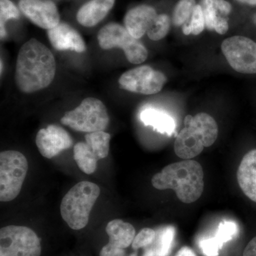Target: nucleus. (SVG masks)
<instances>
[{
    "label": "nucleus",
    "mask_w": 256,
    "mask_h": 256,
    "mask_svg": "<svg viewBox=\"0 0 256 256\" xmlns=\"http://www.w3.org/2000/svg\"><path fill=\"white\" fill-rule=\"evenodd\" d=\"M54 56L45 45L32 38L20 48L15 68V82L25 94L48 87L54 79Z\"/></svg>",
    "instance_id": "nucleus-1"
},
{
    "label": "nucleus",
    "mask_w": 256,
    "mask_h": 256,
    "mask_svg": "<svg viewBox=\"0 0 256 256\" xmlns=\"http://www.w3.org/2000/svg\"><path fill=\"white\" fill-rule=\"evenodd\" d=\"M152 184L156 190H173L180 201L192 204L203 193V169L194 160L173 163L156 173L152 178Z\"/></svg>",
    "instance_id": "nucleus-2"
},
{
    "label": "nucleus",
    "mask_w": 256,
    "mask_h": 256,
    "mask_svg": "<svg viewBox=\"0 0 256 256\" xmlns=\"http://www.w3.org/2000/svg\"><path fill=\"white\" fill-rule=\"evenodd\" d=\"M100 194V188L90 182H80L66 194L60 204V214L70 228L80 230L86 226Z\"/></svg>",
    "instance_id": "nucleus-3"
},
{
    "label": "nucleus",
    "mask_w": 256,
    "mask_h": 256,
    "mask_svg": "<svg viewBox=\"0 0 256 256\" xmlns=\"http://www.w3.org/2000/svg\"><path fill=\"white\" fill-rule=\"evenodd\" d=\"M60 122L78 132L90 133L105 130L109 116L102 101L87 98L76 108L66 112Z\"/></svg>",
    "instance_id": "nucleus-4"
},
{
    "label": "nucleus",
    "mask_w": 256,
    "mask_h": 256,
    "mask_svg": "<svg viewBox=\"0 0 256 256\" xmlns=\"http://www.w3.org/2000/svg\"><path fill=\"white\" fill-rule=\"evenodd\" d=\"M28 162L22 153L14 150L0 154V201H12L18 197L26 174Z\"/></svg>",
    "instance_id": "nucleus-5"
},
{
    "label": "nucleus",
    "mask_w": 256,
    "mask_h": 256,
    "mask_svg": "<svg viewBox=\"0 0 256 256\" xmlns=\"http://www.w3.org/2000/svg\"><path fill=\"white\" fill-rule=\"evenodd\" d=\"M98 41L102 50L122 48L131 64H141L148 58V50L144 45L119 24H107L98 34Z\"/></svg>",
    "instance_id": "nucleus-6"
},
{
    "label": "nucleus",
    "mask_w": 256,
    "mask_h": 256,
    "mask_svg": "<svg viewBox=\"0 0 256 256\" xmlns=\"http://www.w3.org/2000/svg\"><path fill=\"white\" fill-rule=\"evenodd\" d=\"M41 240L32 229L8 226L0 230V256H40Z\"/></svg>",
    "instance_id": "nucleus-7"
},
{
    "label": "nucleus",
    "mask_w": 256,
    "mask_h": 256,
    "mask_svg": "<svg viewBox=\"0 0 256 256\" xmlns=\"http://www.w3.org/2000/svg\"><path fill=\"white\" fill-rule=\"evenodd\" d=\"M222 50L229 65L238 73L256 74V43L247 37L234 36L224 40Z\"/></svg>",
    "instance_id": "nucleus-8"
},
{
    "label": "nucleus",
    "mask_w": 256,
    "mask_h": 256,
    "mask_svg": "<svg viewBox=\"0 0 256 256\" xmlns=\"http://www.w3.org/2000/svg\"><path fill=\"white\" fill-rule=\"evenodd\" d=\"M166 80L164 74L149 66H142L124 72L118 82L121 88L128 92L152 95L163 88Z\"/></svg>",
    "instance_id": "nucleus-9"
},
{
    "label": "nucleus",
    "mask_w": 256,
    "mask_h": 256,
    "mask_svg": "<svg viewBox=\"0 0 256 256\" xmlns=\"http://www.w3.org/2000/svg\"><path fill=\"white\" fill-rule=\"evenodd\" d=\"M18 8L38 28L48 30L60 22V12L52 0H20Z\"/></svg>",
    "instance_id": "nucleus-10"
},
{
    "label": "nucleus",
    "mask_w": 256,
    "mask_h": 256,
    "mask_svg": "<svg viewBox=\"0 0 256 256\" xmlns=\"http://www.w3.org/2000/svg\"><path fill=\"white\" fill-rule=\"evenodd\" d=\"M109 242L102 247L100 256H127L126 249L132 245L136 229L130 223L120 220H111L106 228Z\"/></svg>",
    "instance_id": "nucleus-11"
},
{
    "label": "nucleus",
    "mask_w": 256,
    "mask_h": 256,
    "mask_svg": "<svg viewBox=\"0 0 256 256\" xmlns=\"http://www.w3.org/2000/svg\"><path fill=\"white\" fill-rule=\"evenodd\" d=\"M36 144L42 156L52 159L62 151L72 148L73 140L63 128L50 124L37 133Z\"/></svg>",
    "instance_id": "nucleus-12"
},
{
    "label": "nucleus",
    "mask_w": 256,
    "mask_h": 256,
    "mask_svg": "<svg viewBox=\"0 0 256 256\" xmlns=\"http://www.w3.org/2000/svg\"><path fill=\"white\" fill-rule=\"evenodd\" d=\"M47 36L55 50H73L77 53H82L86 50L82 35L68 24L60 22L54 28L47 30Z\"/></svg>",
    "instance_id": "nucleus-13"
},
{
    "label": "nucleus",
    "mask_w": 256,
    "mask_h": 256,
    "mask_svg": "<svg viewBox=\"0 0 256 256\" xmlns=\"http://www.w3.org/2000/svg\"><path fill=\"white\" fill-rule=\"evenodd\" d=\"M238 230V224L236 222L223 220L218 225L214 236L198 240V248L204 256H218L224 244L236 238Z\"/></svg>",
    "instance_id": "nucleus-14"
},
{
    "label": "nucleus",
    "mask_w": 256,
    "mask_h": 256,
    "mask_svg": "<svg viewBox=\"0 0 256 256\" xmlns=\"http://www.w3.org/2000/svg\"><path fill=\"white\" fill-rule=\"evenodd\" d=\"M156 16L158 13L152 6L138 5L124 15V26L133 37L139 40L146 34Z\"/></svg>",
    "instance_id": "nucleus-15"
},
{
    "label": "nucleus",
    "mask_w": 256,
    "mask_h": 256,
    "mask_svg": "<svg viewBox=\"0 0 256 256\" xmlns=\"http://www.w3.org/2000/svg\"><path fill=\"white\" fill-rule=\"evenodd\" d=\"M204 146L200 132L192 126H185L174 142V152L181 159L191 160L203 151Z\"/></svg>",
    "instance_id": "nucleus-16"
},
{
    "label": "nucleus",
    "mask_w": 256,
    "mask_h": 256,
    "mask_svg": "<svg viewBox=\"0 0 256 256\" xmlns=\"http://www.w3.org/2000/svg\"><path fill=\"white\" fill-rule=\"evenodd\" d=\"M116 0H90L79 8L78 22L86 28H92L100 22L114 8Z\"/></svg>",
    "instance_id": "nucleus-17"
},
{
    "label": "nucleus",
    "mask_w": 256,
    "mask_h": 256,
    "mask_svg": "<svg viewBox=\"0 0 256 256\" xmlns=\"http://www.w3.org/2000/svg\"><path fill=\"white\" fill-rule=\"evenodd\" d=\"M237 180L246 196L256 202V150L242 158L237 171Z\"/></svg>",
    "instance_id": "nucleus-18"
},
{
    "label": "nucleus",
    "mask_w": 256,
    "mask_h": 256,
    "mask_svg": "<svg viewBox=\"0 0 256 256\" xmlns=\"http://www.w3.org/2000/svg\"><path fill=\"white\" fill-rule=\"evenodd\" d=\"M185 126H192L201 134L204 146H212L218 138V124L210 114L201 112L194 117L188 114L184 119Z\"/></svg>",
    "instance_id": "nucleus-19"
},
{
    "label": "nucleus",
    "mask_w": 256,
    "mask_h": 256,
    "mask_svg": "<svg viewBox=\"0 0 256 256\" xmlns=\"http://www.w3.org/2000/svg\"><path fill=\"white\" fill-rule=\"evenodd\" d=\"M140 118L146 126H151L161 134L172 136L175 132L176 122L173 118L164 111L148 108L141 112Z\"/></svg>",
    "instance_id": "nucleus-20"
},
{
    "label": "nucleus",
    "mask_w": 256,
    "mask_h": 256,
    "mask_svg": "<svg viewBox=\"0 0 256 256\" xmlns=\"http://www.w3.org/2000/svg\"><path fill=\"white\" fill-rule=\"evenodd\" d=\"M176 229L172 226L162 227L156 230V238L151 246L154 256H170L174 245Z\"/></svg>",
    "instance_id": "nucleus-21"
},
{
    "label": "nucleus",
    "mask_w": 256,
    "mask_h": 256,
    "mask_svg": "<svg viewBox=\"0 0 256 256\" xmlns=\"http://www.w3.org/2000/svg\"><path fill=\"white\" fill-rule=\"evenodd\" d=\"M74 158L78 168L86 174H92L96 171L98 160L86 142H78L74 146Z\"/></svg>",
    "instance_id": "nucleus-22"
},
{
    "label": "nucleus",
    "mask_w": 256,
    "mask_h": 256,
    "mask_svg": "<svg viewBox=\"0 0 256 256\" xmlns=\"http://www.w3.org/2000/svg\"><path fill=\"white\" fill-rule=\"evenodd\" d=\"M86 142L98 160L104 159L108 156L111 136L104 131L88 133Z\"/></svg>",
    "instance_id": "nucleus-23"
},
{
    "label": "nucleus",
    "mask_w": 256,
    "mask_h": 256,
    "mask_svg": "<svg viewBox=\"0 0 256 256\" xmlns=\"http://www.w3.org/2000/svg\"><path fill=\"white\" fill-rule=\"evenodd\" d=\"M20 8L11 0H0V35L3 40L8 35L6 23L10 20H18L21 16Z\"/></svg>",
    "instance_id": "nucleus-24"
},
{
    "label": "nucleus",
    "mask_w": 256,
    "mask_h": 256,
    "mask_svg": "<svg viewBox=\"0 0 256 256\" xmlns=\"http://www.w3.org/2000/svg\"><path fill=\"white\" fill-rule=\"evenodd\" d=\"M200 4L204 18L205 26L210 31L214 30L217 22L224 18L218 10V0H201Z\"/></svg>",
    "instance_id": "nucleus-25"
},
{
    "label": "nucleus",
    "mask_w": 256,
    "mask_h": 256,
    "mask_svg": "<svg viewBox=\"0 0 256 256\" xmlns=\"http://www.w3.org/2000/svg\"><path fill=\"white\" fill-rule=\"evenodd\" d=\"M171 20L166 14H158L146 34L152 41H160L168 34L170 31Z\"/></svg>",
    "instance_id": "nucleus-26"
},
{
    "label": "nucleus",
    "mask_w": 256,
    "mask_h": 256,
    "mask_svg": "<svg viewBox=\"0 0 256 256\" xmlns=\"http://www.w3.org/2000/svg\"><path fill=\"white\" fill-rule=\"evenodd\" d=\"M196 5V0H180L173 11V24L181 26L188 23Z\"/></svg>",
    "instance_id": "nucleus-27"
},
{
    "label": "nucleus",
    "mask_w": 256,
    "mask_h": 256,
    "mask_svg": "<svg viewBox=\"0 0 256 256\" xmlns=\"http://www.w3.org/2000/svg\"><path fill=\"white\" fill-rule=\"evenodd\" d=\"M156 238V230L149 228H144L136 236L132 244L134 250L151 246Z\"/></svg>",
    "instance_id": "nucleus-28"
},
{
    "label": "nucleus",
    "mask_w": 256,
    "mask_h": 256,
    "mask_svg": "<svg viewBox=\"0 0 256 256\" xmlns=\"http://www.w3.org/2000/svg\"><path fill=\"white\" fill-rule=\"evenodd\" d=\"M192 30V34L198 35L204 31L205 28L204 18L200 4H196L191 16V21L188 23Z\"/></svg>",
    "instance_id": "nucleus-29"
},
{
    "label": "nucleus",
    "mask_w": 256,
    "mask_h": 256,
    "mask_svg": "<svg viewBox=\"0 0 256 256\" xmlns=\"http://www.w3.org/2000/svg\"><path fill=\"white\" fill-rule=\"evenodd\" d=\"M218 8L223 16H228L232 12V4L226 0H218Z\"/></svg>",
    "instance_id": "nucleus-30"
},
{
    "label": "nucleus",
    "mask_w": 256,
    "mask_h": 256,
    "mask_svg": "<svg viewBox=\"0 0 256 256\" xmlns=\"http://www.w3.org/2000/svg\"><path fill=\"white\" fill-rule=\"evenodd\" d=\"M214 30L220 34H224L228 30V23L226 18H223L216 24Z\"/></svg>",
    "instance_id": "nucleus-31"
},
{
    "label": "nucleus",
    "mask_w": 256,
    "mask_h": 256,
    "mask_svg": "<svg viewBox=\"0 0 256 256\" xmlns=\"http://www.w3.org/2000/svg\"><path fill=\"white\" fill-rule=\"evenodd\" d=\"M242 256H256V237L248 242L244 249Z\"/></svg>",
    "instance_id": "nucleus-32"
},
{
    "label": "nucleus",
    "mask_w": 256,
    "mask_h": 256,
    "mask_svg": "<svg viewBox=\"0 0 256 256\" xmlns=\"http://www.w3.org/2000/svg\"><path fill=\"white\" fill-rule=\"evenodd\" d=\"M174 256H197L195 252L188 246H184Z\"/></svg>",
    "instance_id": "nucleus-33"
},
{
    "label": "nucleus",
    "mask_w": 256,
    "mask_h": 256,
    "mask_svg": "<svg viewBox=\"0 0 256 256\" xmlns=\"http://www.w3.org/2000/svg\"><path fill=\"white\" fill-rule=\"evenodd\" d=\"M143 249V252L142 255L140 256H154V252H153L152 248V246L144 248ZM140 256L138 255V252L137 250L136 252H132V254H130L129 256Z\"/></svg>",
    "instance_id": "nucleus-34"
},
{
    "label": "nucleus",
    "mask_w": 256,
    "mask_h": 256,
    "mask_svg": "<svg viewBox=\"0 0 256 256\" xmlns=\"http://www.w3.org/2000/svg\"><path fill=\"white\" fill-rule=\"evenodd\" d=\"M182 31L185 35H188L192 34L191 28H190L188 24H184L183 25Z\"/></svg>",
    "instance_id": "nucleus-35"
},
{
    "label": "nucleus",
    "mask_w": 256,
    "mask_h": 256,
    "mask_svg": "<svg viewBox=\"0 0 256 256\" xmlns=\"http://www.w3.org/2000/svg\"><path fill=\"white\" fill-rule=\"evenodd\" d=\"M244 4L250 5V6H256V0H237Z\"/></svg>",
    "instance_id": "nucleus-36"
},
{
    "label": "nucleus",
    "mask_w": 256,
    "mask_h": 256,
    "mask_svg": "<svg viewBox=\"0 0 256 256\" xmlns=\"http://www.w3.org/2000/svg\"><path fill=\"white\" fill-rule=\"evenodd\" d=\"M2 69H3L2 60H1V74L2 73Z\"/></svg>",
    "instance_id": "nucleus-37"
}]
</instances>
